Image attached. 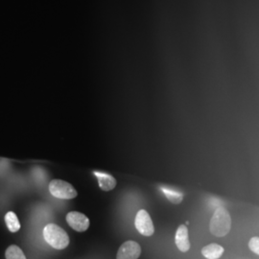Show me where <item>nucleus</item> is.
Listing matches in <instances>:
<instances>
[{"label": "nucleus", "mask_w": 259, "mask_h": 259, "mask_svg": "<svg viewBox=\"0 0 259 259\" xmlns=\"http://www.w3.org/2000/svg\"><path fill=\"white\" fill-rule=\"evenodd\" d=\"M232 229V218L227 208L218 206L213 213L209 223V230L217 237L226 236Z\"/></svg>", "instance_id": "1"}, {"label": "nucleus", "mask_w": 259, "mask_h": 259, "mask_svg": "<svg viewBox=\"0 0 259 259\" xmlns=\"http://www.w3.org/2000/svg\"><path fill=\"white\" fill-rule=\"evenodd\" d=\"M44 237L47 244L56 250H64L69 245L68 234L56 224L50 223L45 227Z\"/></svg>", "instance_id": "2"}, {"label": "nucleus", "mask_w": 259, "mask_h": 259, "mask_svg": "<svg viewBox=\"0 0 259 259\" xmlns=\"http://www.w3.org/2000/svg\"><path fill=\"white\" fill-rule=\"evenodd\" d=\"M49 191L53 197L62 200H71L78 195L73 185L62 180H53L49 184Z\"/></svg>", "instance_id": "3"}, {"label": "nucleus", "mask_w": 259, "mask_h": 259, "mask_svg": "<svg viewBox=\"0 0 259 259\" xmlns=\"http://www.w3.org/2000/svg\"><path fill=\"white\" fill-rule=\"evenodd\" d=\"M135 226L137 231L143 236H147V237L152 236L155 232V227L152 221V218L145 209H140L139 212L137 213Z\"/></svg>", "instance_id": "4"}, {"label": "nucleus", "mask_w": 259, "mask_h": 259, "mask_svg": "<svg viewBox=\"0 0 259 259\" xmlns=\"http://www.w3.org/2000/svg\"><path fill=\"white\" fill-rule=\"evenodd\" d=\"M66 222L70 226L71 229L78 232L88 231L90 228V219L83 214L78 211H71L66 215Z\"/></svg>", "instance_id": "5"}, {"label": "nucleus", "mask_w": 259, "mask_h": 259, "mask_svg": "<svg viewBox=\"0 0 259 259\" xmlns=\"http://www.w3.org/2000/svg\"><path fill=\"white\" fill-rule=\"evenodd\" d=\"M141 254V247L136 241H126L118 249L116 259H139Z\"/></svg>", "instance_id": "6"}, {"label": "nucleus", "mask_w": 259, "mask_h": 259, "mask_svg": "<svg viewBox=\"0 0 259 259\" xmlns=\"http://www.w3.org/2000/svg\"><path fill=\"white\" fill-rule=\"evenodd\" d=\"M175 242H176V246L178 249L186 252L190 250L191 248V243L189 240V236H188V229L186 227V225H181L176 232V236H175Z\"/></svg>", "instance_id": "7"}, {"label": "nucleus", "mask_w": 259, "mask_h": 259, "mask_svg": "<svg viewBox=\"0 0 259 259\" xmlns=\"http://www.w3.org/2000/svg\"><path fill=\"white\" fill-rule=\"evenodd\" d=\"M93 174L98 179V185L103 191H111L116 186V180L110 174L98 171H94Z\"/></svg>", "instance_id": "8"}, {"label": "nucleus", "mask_w": 259, "mask_h": 259, "mask_svg": "<svg viewBox=\"0 0 259 259\" xmlns=\"http://www.w3.org/2000/svg\"><path fill=\"white\" fill-rule=\"evenodd\" d=\"M224 251L225 250L222 246H220L216 243H212L207 246H204V248L202 249V254L205 258L219 259L222 256Z\"/></svg>", "instance_id": "9"}, {"label": "nucleus", "mask_w": 259, "mask_h": 259, "mask_svg": "<svg viewBox=\"0 0 259 259\" xmlns=\"http://www.w3.org/2000/svg\"><path fill=\"white\" fill-rule=\"evenodd\" d=\"M160 189L163 192V194L165 195L167 200L170 201L172 204H179L183 202L184 194L180 190H177V189H174L169 186H165V185L160 186Z\"/></svg>", "instance_id": "10"}, {"label": "nucleus", "mask_w": 259, "mask_h": 259, "mask_svg": "<svg viewBox=\"0 0 259 259\" xmlns=\"http://www.w3.org/2000/svg\"><path fill=\"white\" fill-rule=\"evenodd\" d=\"M5 223L10 232L14 233L19 232L21 228L17 214L13 211H9L5 214Z\"/></svg>", "instance_id": "11"}, {"label": "nucleus", "mask_w": 259, "mask_h": 259, "mask_svg": "<svg viewBox=\"0 0 259 259\" xmlns=\"http://www.w3.org/2000/svg\"><path fill=\"white\" fill-rule=\"evenodd\" d=\"M6 259H26L24 252L17 245H11L5 251Z\"/></svg>", "instance_id": "12"}, {"label": "nucleus", "mask_w": 259, "mask_h": 259, "mask_svg": "<svg viewBox=\"0 0 259 259\" xmlns=\"http://www.w3.org/2000/svg\"><path fill=\"white\" fill-rule=\"evenodd\" d=\"M249 248L252 252L259 255V237L254 236L250 238V240L249 241Z\"/></svg>", "instance_id": "13"}]
</instances>
